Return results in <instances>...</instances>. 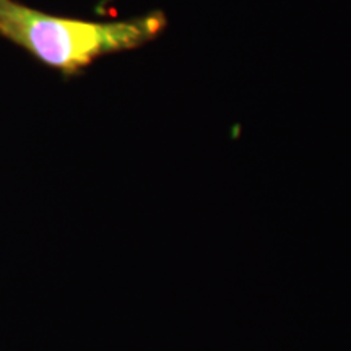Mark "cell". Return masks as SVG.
Wrapping results in <instances>:
<instances>
[{
  "instance_id": "1",
  "label": "cell",
  "mask_w": 351,
  "mask_h": 351,
  "mask_svg": "<svg viewBox=\"0 0 351 351\" xmlns=\"http://www.w3.org/2000/svg\"><path fill=\"white\" fill-rule=\"evenodd\" d=\"M163 12L121 21H91L56 16L16 0H0V36L67 77L106 56L135 51L168 28Z\"/></svg>"
}]
</instances>
